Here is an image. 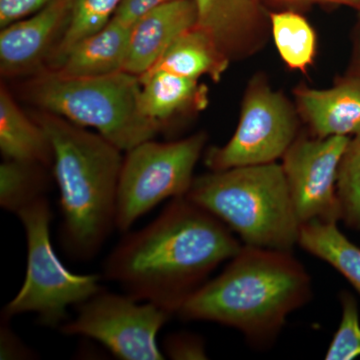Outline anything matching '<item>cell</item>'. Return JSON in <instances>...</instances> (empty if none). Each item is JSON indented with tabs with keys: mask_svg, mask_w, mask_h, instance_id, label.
<instances>
[{
	"mask_svg": "<svg viewBox=\"0 0 360 360\" xmlns=\"http://www.w3.org/2000/svg\"><path fill=\"white\" fill-rule=\"evenodd\" d=\"M72 0H56L39 13L1 28L0 72L18 77L44 70L70 22Z\"/></svg>",
	"mask_w": 360,
	"mask_h": 360,
	"instance_id": "8fae6325",
	"label": "cell"
},
{
	"mask_svg": "<svg viewBox=\"0 0 360 360\" xmlns=\"http://www.w3.org/2000/svg\"><path fill=\"white\" fill-rule=\"evenodd\" d=\"M297 111L315 137L360 134V77L348 75L335 86L295 90Z\"/></svg>",
	"mask_w": 360,
	"mask_h": 360,
	"instance_id": "5bb4252c",
	"label": "cell"
},
{
	"mask_svg": "<svg viewBox=\"0 0 360 360\" xmlns=\"http://www.w3.org/2000/svg\"><path fill=\"white\" fill-rule=\"evenodd\" d=\"M122 0H72L70 22L45 68L60 63L77 42L110 22Z\"/></svg>",
	"mask_w": 360,
	"mask_h": 360,
	"instance_id": "7402d4cb",
	"label": "cell"
},
{
	"mask_svg": "<svg viewBox=\"0 0 360 360\" xmlns=\"http://www.w3.org/2000/svg\"><path fill=\"white\" fill-rule=\"evenodd\" d=\"M272 37L284 63L307 72L316 56V34L309 21L293 11L270 14Z\"/></svg>",
	"mask_w": 360,
	"mask_h": 360,
	"instance_id": "ffe728a7",
	"label": "cell"
},
{
	"mask_svg": "<svg viewBox=\"0 0 360 360\" xmlns=\"http://www.w3.org/2000/svg\"><path fill=\"white\" fill-rule=\"evenodd\" d=\"M297 112L281 92L257 75L246 89L238 129L225 146L208 149L206 167L220 172L276 162L297 139Z\"/></svg>",
	"mask_w": 360,
	"mask_h": 360,
	"instance_id": "ba28073f",
	"label": "cell"
},
{
	"mask_svg": "<svg viewBox=\"0 0 360 360\" xmlns=\"http://www.w3.org/2000/svg\"><path fill=\"white\" fill-rule=\"evenodd\" d=\"M35 115L33 120L49 137L53 155L63 215L59 240L71 259L89 262L116 229L122 150L60 116L41 110Z\"/></svg>",
	"mask_w": 360,
	"mask_h": 360,
	"instance_id": "3957f363",
	"label": "cell"
},
{
	"mask_svg": "<svg viewBox=\"0 0 360 360\" xmlns=\"http://www.w3.org/2000/svg\"><path fill=\"white\" fill-rule=\"evenodd\" d=\"M25 227L27 265L22 288L2 310L7 321L15 315L35 314L40 324L60 328L68 309L79 305L103 288L97 274H75L66 269L51 241L53 213L47 198H40L18 213Z\"/></svg>",
	"mask_w": 360,
	"mask_h": 360,
	"instance_id": "8992f818",
	"label": "cell"
},
{
	"mask_svg": "<svg viewBox=\"0 0 360 360\" xmlns=\"http://www.w3.org/2000/svg\"><path fill=\"white\" fill-rule=\"evenodd\" d=\"M269 1L274 4H281V6H300V4L322 2V4H340V6H349L360 11V0H269Z\"/></svg>",
	"mask_w": 360,
	"mask_h": 360,
	"instance_id": "f1b7e54d",
	"label": "cell"
},
{
	"mask_svg": "<svg viewBox=\"0 0 360 360\" xmlns=\"http://www.w3.org/2000/svg\"><path fill=\"white\" fill-rule=\"evenodd\" d=\"M198 26L231 59L250 56L264 42L260 0H195Z\"/></svg>",
	"mask_w": 360,
	"mask_h": 360,
	"instance_id": "7c38bea8",
	"label": "cell"
},
{
	"mask_svg": "<svg viewBox=\"0 0 360 360\" xmlns=\"http://www.w3.org/2000/svg\"><path fill=\"white\" fill-rule=\"evenodd\" d=\"M0 151L4 160L44 167L53 161L51 142L44 130L21 110L4 84L0 87Z\"/></svg>",
	"mask_w": 360,
	"mask_h": 360,
	"instance_id": "e0dca14e",
	"label": "cell"
},
{
	"mask_svg": "<svg viewBox=\"0 0 360 360\" xmlns=\"http://www.w3.org/2000/svg\"><path fill=\"white\" fill-rule=\"evenodd\" d=\"M195 25V0L169 2L144 14L130 28L124 71L139 77L148 72L182 33Z\"/></svg>",
	"mask_w": 360,
	"mask_h": 360,
	"instance_id": "4fadbf2b",
	"label": "cell"
},
{
	"mask_svg": "<svg viewBox=\"0 0 360 360\" xmlns=\"http://www.w3.org/2000/svg\"><path fill=\"white\" fill-rule=\"evenodd\" d=\"M298 245L340 271L360 295V248L348 240L336 222L300 225Z\"/></svg>",
	"mask_w": 360,
	"mask_h": 360,
	"instance_id": "d6986e66",
	"label": "cell"
},
{
	"mask_svg": "<svg viewBox=\"0 0 360 360\" xmlns=\"http://www.w3.org/2000/svg\"><path fill=\"white\" fill-rule=\"evenodd\" d=\"M206 141L205 132H198L179 141L150 139L127 151L116 195V229L129 231L163 200L186 196Z\"/></svg>",
	"mask_w": 360,
	"mask_h": 360,
	"instance_id": "52a82bcc",
	"label": "cell"
},
{
	"mask_svg": "<svg viewBox=\"0 0 360 360\" xmlns=\"http://www.w3.org/2000/svg\"><path fill=\"white\" fill-rule=\"evenodd\" d=\"M350 75L360 77V30L359 34H357L356 42H355L354 60H352Z\"/></svg>",
	"mask_w": 360,
	"mask_h": 360,
	"instance_id": "f546056e",
	"label": "cell"
},
{
	"mask_svg": "<svg viewBox=\"0 0 360 360\" xmlns=\"http://www.w3.org/2000/svg\"><path fill=\"white\" fill-rule=\"evenodd\" d=\"M186 196L221 220L245 245L291 251L298 245L300 224L279 163L194 177Z\"/></svg>",
	"mask_w": 360,
	"mask_h": 360,
	"instance_id": "277c9868",
	"label": "cell"
},
{
	"mask_svg": "<svg viewBox=\"0 0 360 360\" xmlns=\"http://www.w3.org/2000/svg\"><path fill=\"white\" fill-rule=\"evenodd\" d=\"M174 1L177 0H122L112 18L131 27L144 14Z\"/></svg>",
	"mask_w": 360,
	"mask_h": 360,
	"instance_id": "4316f807",
	"label": "cell"
},
{
	"mask_svg": "<svg viewBox=\"0 0 360 360\" xmlns=\"http://www.w3.org/2000/svg\"><path fill=\"white\" fill-rule=\"evenodd\" d=\"M243 246L221 220L180 196L122 239L106 258L104 276L134 300L177 314L213 270Z\"/></svg>",
	"mask_w": 360,
	"mask_h": 360,
	"instance_id": "6da1fadb",
	"label": "cell"
},
{
	"mask_svg": "<svg viewBox=\"0 0 360 360\" xmlns=\"http://www.w3.org/2000/svg\"><path fill=\"white\" fill-rule=\"evenodd\" d=\"M165 355L170 359H206L205 343L191 333H172L165 338Z\"/></svg>",
	"mask_w": 360,
	"mask_h": 360,
	"instance_id": "d4e9b609",
	"label": "cell"
},
{
	"mask_svg": "<svg viewBox=\"0 0 360 360\" xmlns=\"http://www.w3.org/2000/svg\"><path fill=\"white\" fill-rule=\"evenodd\" d=\"M142 110L161 129L177 115L198 112L208 104V89L200 80L153 70L139 77Z\"/></svg>",
	"mask_w": 360,
	"mask_h": 360,
	"instance_id": "2e32d148",
	"label": "cell"
},
{
	"mask_svg": "<svg viewBox=\"0 0 360 360\" xmlns=\"http://www.w3.org/2000/svg\"><path fill=\"white\" fill-rule=\"evenodd\" d=\"M56 0H0V28L39 13Z\"/></svg>",
	"mask_w": 360,
	"mask_h": 360,
	"instance_id": "484cf974",
	"label": "cell"
},
{
	"mask_svg": "<svg viewBox=\"0 0 360 360\" xmlns=\"http://www.w3.org/2000/svg\"><path fill=\"white\" fill-rule=\"evenodd\" d=\"M229 63L231 59L210 34L195 25L182 33L148 71H167L198 80L208 77L219 82Z\"/></svg>",
	"mask_w": 360,
	"mask_h": 360,
	"instance_id": "ac0fdd59",
	"label": "cell"
},
{
	"mask_svg": "<svg viewBox=\"0 0 360 360\" xmlns=\"http://www.w3.org/2000/svg\"><path fill=\"white\" fill-rule=\"evenodd\" d=\"M77 316L59 330L98 341L123 360L165 359L158 345V335L172 316L151 302L139 303L127 295L104 290L77 305Z\"/></svg>",
	"mask_w": 360,
	"mask_h": 360,
	"instance_id": "9c48e42d",
	"label": "cell"
},
{
	"mask_svg": "<svg viewBox=\"0 0 360 360\" xmlns=\"http://www.w3.org/2000/svg\"><path fill=\"white\" fill-rule=\"evenodd\" d=\"M341 220L360 229V134L350 139L341 160L338 179Z\"/></svg>",
	"mask_w": 360,
	"mask_h": 360,
	"instance_id": "603a6c76",
	"label": "cell"
},
{
	"mask_svg": "<svg viewBox=\"0 0 360 360\" xmlns=\"http://www.w3.org/2000/svg\"><path fill=\"white\" fill-rule=\"evenodd\" d=\"M1 359H27L30 352L6 324L1 323Z\"/></svg>",
	"mask_w": 360,
	"mask_h": 360,
	"instance_id": "83f0119b",
	"label": "cell"
},
{
	"mask_svg": "<svg viewBox=\"0 0 360 360\" xmlns=\"http://www.w3.org/2000/svg\"><path fill=\"white\" fill-rule=\"evenodd\" d=\"M141 94L139 77L124 70L73 78L44 68L22 86L23 97L39 110L91 127L125 153L155 139L161 130L142 110Z\"/></svg>",
	"mask_w": 360,
	"mask_h": 360,
	"instance_id": "5b68a950",
	"label": "cell"
},
{
	"mask_svg": "<svg viewBox=\"0 0 360 360\" xmlns=\"http://www.w3.org/2000/svg\"><path fill=\"white\" fill-rule=\"evenodd\" d=\"M130 28L111 18L98 32L77 42L58 65L46 70L60 77L73 78L105 77L123 71Z\"/></svg>",
	"mask_w": 360,
	"mask_h": 360,
	"instance_id": "9a60e30c",
	"label": "cell"
},
{
	"mask_svg": "<svg viewBox=\"0 0 360 360\" xmlns=\"http://www.w3.org/2000/svg\"><path fill=\"white\" fill-rule=\"evenodd\" d=\"M311 281L291 251L243 245L219 276L206 281L177 315L238 329L255 345H269L291 312L311 297Z\"/></svg>",
	"mask_w": 360,
	"mask_h": 360,
	"instance_id": "7a4b0ae2",
	"label": "cell"
},
{
	"mask_svg": "<svg viewBox=\"0 0 360 360\" xmlns=\"http://www.w3.org/2000/svg\"><path fill=\"white\" fill-rule=\"evenodd\" d=\"M39 163L4 160L0 165V206L18 214L33 201L45 196L47 177Z\"/></svg>",
	"mask_w": 360,
	"mask_h": 360,
	"instance_id": "44dd1931",
	"label": "cell"
},
{
	"mask_svg": "<svg viewBox=\"0 0 360 360\" xmlns=\"http://www.w3.org/2000/svg\"><path fill=\"white\" fill-rule=\"evenodd\" d=\"M340 302L342 319L326 352V360H352L360 356V323L356 302L348 292L341 293Z\"/></svg>",
	"mask_w": 360,
	"mask_h": 360,
	"instance_id": "cb8c5ba5",
	"label": "cell"
},
{
	"mask_svg": "<svg viewBox=\"0 0 360 360\" xmlns=\"http://www.w3.org/2000/svg\"><path fill=\"white\" fill-rule=\"evenodd\" d=\"M349 136H297L283 158V167L300 225L341 220L338 170Z\"/></svg>",
	"mask_w": 360,
	"mask_h": 360,
	"instance_id": "30bf717a",
	"label": "cell"
}]
</instances>
